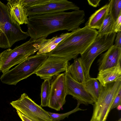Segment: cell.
I'll return each mask as SVG.
<instances>
[{
    "label": "cell",
    "mask_w": 121,
    "mask_h": 121,
    "mask_svg": "<svg viewBox=\"0 0 121 121\" xmlns=\"http://www.w3.org/2000/svg\"><path fill=\"white\" fill-rule=\"evenodd\" d=\"M116 36L115 43L113 45L116 47L121 48V32L117 33Z\"/></svg>",
    "instance_id": "4316f807"
},
{
    "label": "cell",
    "mask_w": 121,
    "mask_h": 121,
    "mask_svg": "<svg viewBox=\"0 0 121 121\" xmlns=\"http://www.w3.org/2000/svg\"><path fill=\"white\" fill-rule=\"evenodd\" d=\"M46 38L37 39L30 38L26 42L12 49L9 48L0 53V71L2 73L9 70L38 51Z\"/></svg>",
    "instance_id": "3957f363"
},
{
    "label": "cell",
    "mask_w": 121,
    "mask_h": 121,
    "mask_svg": "<svg viewBox=\"0 0 121 121\" xmlns=\"http://www.w3.org/2000/svg\"><path fill=\"white\" fill-rule=\"evenodd\" d=\"M83 10L60 12L28 17L27 32L31 38L37 39L47 37L56 31H72L85 22Z\"/></svg>",
    "instance_id": "6da1fadb"
},
{
    "label": "cell",
    "mask_w": 121,
    "mask_h": 121,
    "mask_svg": "<svg viewBox=\"0 0 121 121\" xmlns=\"http://www.w3.org/2000/svg\"><path fill=\"white\" fill-rule=\"evenodd\" d=\"M0 48H10L16 42L29 37L11 17L6 5L0 1Z\"/></svg>",
    "instance_id": "277c9868"
},
{
    "label": "cell",
    "mask_w": 121,
    "mask_h": 121,
    "mask_svg": "<svg viewBox=\"0 0 121 121\" xmlns=\"http://www.w3.org/2000/svg\"></svg>",
    "instance_id": "d6a6232c"
},
{
    "label": "cell",
    "mask_w": 121,
    "mask_h": 121,
    "mask_svg": "<svg viewBox=\"0 0 121 121\" xmlns=\"http://www.w3.org/2000/svg\"><path fill=\"white\" fill-rule=\"evenodd\" d=\"M69 61L62 57L48 55L35 74L44 80H50L60 73L67 70Z\"/></svg>",
    "instance_id": "30bf717a"
},
{
    "label": "cell",
    "mask_w": 121,
    "mask_h": 121,
    "mask_svg": "<svg viewBox=\"0 0 121 121\" xmlns=\"http://www.w3.org/2000/svg\"><path fill=\"white\" fill-rule=\"evenodd\" d=\"M116 35V33L113 32L102 36L98 35L81 55L78 58L86 78L90 77V70L94 60L98 55L107 50L113 45Z\"/></svg>",
    "instance_id": "52a82bcc"
},
{
    "label": "cell",
    "mask_w": 121,
    "mask_h": 121,
    "mask_svg": "<svg viewBox=\"0 0 121 121\" xmlns=\"http://www.w3.org/2000/svg\"><path fill=\"white\" fill-rule=\"evenodd\" d=\"M66 71L78 82L83 83L86 80L84 71L78 58L74 59L73 62L69 65Z\"/></svg>",
    "instance_id": "ac0fdd59"
},
{
    "label": "cell",
    "mask_w": 121,
    "mask_h": 121,
    "mask_svg": "<svg viewBox=\"0 0 121 121\" xmlns=\"http://www.w3.org/2000/svg\"><path fill=\"white\" fill-rule=\"evenodd\" d=\"M121 31V14L115 22L114 26V32L116 33Z\"/></svg>",
    "instance_id": "484cf974"
},
{
    "label": "cell",
    "mask_w": 121,
    "mask_h": 121,
    "mask_svg": "<svg viewBox=\"0 0 121 121\" xmlns=\"http://www.w3.org/2000/svg\"><path fill=\"white\" fill-rule=\"evenodd\" d=\"M26 8L28 17L80 9L73 2L67 0H45L39 4Z\"/></svg>",
    "instance_id": "9c48e42d"
},
{
    "label": "cell",
    "mask_w": 121,
    "mask_h": 121,
    "mask_svg": "<svg viewBox=\"0 0 121 121\" xmlns=\"http://www.w3.org/2000/svg\"><path fill=\"white\" fill-rule=\"evenodd\" d=\"M50 81L49 79H45L42 83L41 94V106H48L51 89Z\"/></svg>",
    "instance_id": "44dd1931"
},
{
    "label": "cell",
    "mask_w": 121,
    "mask_h": 121,
    "mask_svg": "<svg viewBox=\"0 0 121 121\" xmlns=\"http://www.w3.org/2000/svg\"><path fill=\"white\" fill-rule=\"evenodd\" d=\"M48 57L46 53L29 56L14 68L2 73L0 78L1 82L16 85L21 81L35 74Z\"/></svg>",
    "instance_id": "5b68a950"
},
{
    "label": "cell",
    "mask_w": 121,
    "mask_h": 121,
    "mask_svg": "<svg viewBox=\"0 0 121 121\" xmlns=\"http://www.w3.org/2000/svg\"><path fill=\"white\" fill-rule=\"evenodd\" d=\"M89 4L92 7H96L99 5L101 0H87Z\"/></svg>",
    "instance_id": "83f0119b"
},
{
    "label": "cell",
    "mask_w": 121,
    "mask_h": 121,
    "mask_svg": "<svg viewBox=\"0 0 121 121\" xmlns=\"http://www.w3.org/2000/svg\"><path fill=\"white\" fill-rule=\"evenodd\" d=\"M116 121H121V118H120L118 119V120Z\"/></svg>",
    "instance_id": "4dcf8cb0"
},
{
    "label": "cell",
    "mask_w": 121,
    "mask_h": 121,
    "mask_svg": "<svg viewBox=\"0 0 121 121\" xmlns=\"http://www.w3.org/2000/svg\"><path fill=\"white\" fill-rule=\"evenodd\" d=\"M117 109L119 110H120L121 109V105H118L117 107Z\"/></svg>",
    "instance_id": "f546056e"
},
{
    "label": "cell",
    "mask_w": 121,
    "mask_h": 121,
    "mask_svg": "<svg viewBox=\"0 0 121 121\" xmlns=\"http://www.w3.org/2000/svg\"></svg>",
    "instance_id": "1f68e13d"
},
{
    "label": "cell",
    "mask_w": 121,
    "mask_h": 121,
    "mask_svg": "<svg viewBox=\"0 0 121 121\" xmlns=\"http://www.w3.org/2000/svg\"><path fill=\"white\" fill-rule=\"evenodd\" d=\"M115 22L108 13L104 21L98 31V35L102 36L112 33L114 32Z\"/></svg>",
    "instance_id": "ffe728a7"
},
{
    "label": "cell",
    "mask_w": 121,
    "mask_h": 121,
    "mask_svg": "<svg viewBox=\"0 0 121 121\" xmlns=\"http://www.w3.org/2000/svg\"><path fill=\"white\" fill-rule=\"evenodd\" d=\"M121 78V64H119L116 66L99 71L96 79L100 85L104 86Z\"/></svg>",
    "instance_id": "9a60e30c"
},
{
    "label": "cell",
    "mask_w": 121,
    "mask_h": 121,
    "mask_svg": "<svg viewBox=\"0 0 121 121\" xmlns=\"http://www.w3.org/2000/svg\"><path fill=\"white\" fill-rule=\"evenodd\" d=\"M70 33H63L50 39H46L40 45L36 54L48 53L53 50L62 40L69 35Z\"/></svg>",
    "instance_id": "e0dca14e"
},
{
    "label": "cell",
    "mask_w": 121,
    "mask_h": 121,
    "mask_svg": "<svg viewBox=\"0 0 121 121\" xmlns=\"http://www.w3.org/2000/svg\"><path fill=\"white\" fill-rule=\"evenodd\" d=\"M109 13L115 22L121 14V0H109Z\"/></svg>",
    "instance_id": "7402d4cb"
},
{
    "label": "cell",
    "mask_w": 121,
    "mask_h": 121,
    "mask_svg": "<svg viewBox=\"0 0 121 121\" xmlns=\"http://www.w3.org/2000/svg\"><path fill=\"white\" fill-rule=\"evenodd\" d=\"M64 73L67 95L72 96L80 104L93 105L94 101L86 90L83 83L76 81L67 72L65 71Z\"/></svg>",
    "instance_id": "7c38bea8"
},
{
    "label": "cell",
    "mask_w": 121,
    "mask_h": 121,
    "mask_svg": "<svg viewBox=\"0 0 121 121\" xmlns=\"http://www.w3.org/2000/svg\"><path fill=\"white\" fill-rule=\"evenodd\" d=\"M121 104V89L119 90L113 100L111 108V110Z\"/></svg>",
    "instance_id": "d4e9b609"
},
{
    "label": "cell",
    "mask_w": 121,
    "mask_h": 121,
    "mask_svg": "<svg viewBox=\"0 0 121 121\" xmlns=\"http://www.w3.org/2000/svg\"><path fill=\"white\" fill-rule=\"evenodd\" d=\"M6 5L8 12L11 17L20 25L28 23V17L26 8L22 0H7Z\"/></svg>",
    "instance_id": "5bb4252c"
},
{
    "label": "cell",
    "mask_w": 121,
    "mask_h": 121,
    "mask_svg": "<svg viewBox=\"0 0 121 121\" xmlns=\"http://www.w3.org/2000/svg\"><path fill=\"white\" fill-rule=\"evenodd\" d=\"M121 89V78L104 86L100 85L98 98L92 105L93 112L90 121H106L113 100Z\"/></svg>",
    "instance_id": "8992f818"
},
{
    "label": "cell",
    "mask_w": 121,
    "mask_h": 121,
    "mask_svg": "<svg viewBox=\"0 0 121 121\" xmlns=\"http://www.w3.org/2000/svg\"><path fill=\"white\" fill-rule=\"evenodd\" d=\"M121 48L113 45L100 56L97 63L99 71L114 67L121 64Z\"/></svg>",
    "instance_id": "4fadbf2b"
},
{
    "label": "cell",
    "mask_w": 121,
    "mask_h": 121,
    "mask_svg": "<svg viewBox=\"0 0 121 121\" xmlns=\"http://www.w3.org/2000/svg\"><path fill=\"white\" fill-rule=\"evenodd\" d=\"M45 0H22V4L26 7L37 5L45 1Z\"/></svg>",
    "instance_id": "cb8c5ba5"
},
{
    "label": "cell",
    "mask_w": 121,
    "mask_h": 121,
    "mask_svg": "<svg viewBox=\"0 0 121 121\" xmlns=\"http://www.w3.org/2000/svg\"><path fill=\"white\" fill-rule=\"evenodd\" d=\"M17 110L32 121H52L48 111L32 100L25 93L18 99L10 103Z\"/></svg>",
    "instance_id": "ba28073f"
},
{
    "label": "cell",
    "mask_w": 121,
    "mask_h": 121,
    "mask_svg": "<svg viewBox=\"0 0 121 121\" xmlns=\"http://www.w3.org/2000/svg\"><path fill=\"white\" fill-rule=\"evenodd\" d=\"M109 10L108 4L104 5L91 16L86 25L90 28L99 30L109 13Z\"/></svg>",
    "instance_id": "2e32d148"
},
{
    "label": "cell",
    "mask_w": 121,
    "mask_h": 121,
    "mask_svg": "<svg viewBox=\"0 0 121 121\" xmlns=\"http://www.w3.org/2000/svg\"><path fill=\"white\" fill-rule=\"evenodd\" d=\"M80 104L79 103H78L76 107L74 109L65 113H58L49 112H48L52 121H60L66 117H68L70 115L77 112L85 110L79 108Z\"/></svg>",
    "instance_id": "603a6c76"
},
{
    "label": "cell",
    "mask_w": 121,
    "mask_h": 121,
    "mask_svg": "<svg viewBox=\"0 0 121 121\" xmlns=\"http://www.w3.org/2000/svg\"><path fill=\"white\" fill-rule=\"evenodd\" d=\"M16 111L19 117L22 121H32L20 112L17 110Z\"/></svg>",
    "instance_id": "f1b7e54d"
},
{
    "label": "cell",
    "mask_w": 121,
    "mask_h": 121,
    "mask_svg": "<svg viewBox=\"0 0 121 121\" xmlns=\"http://www.w3.org/2000/svg\"><path fill=\"white\" fill-rule=\"evenodd\" d=\"M98 34L96 29L87 25L79 28L70 32L48 55L62 57L68 61L74 59L84 51Z\"/></svg>",
    "instance_id": "7a4b0ae2"
},
{
    "label": "cell",
    "mask_w": 121,
    "mask_h": 121,
    "mask_svg": "<svg viewBox=\"0 0 121 121\" xmlns=\"http://www.w3.org/2000/svg\"><path fill=\"white\" fill-rule=\"evenodd\" d=\"M88 92L93 99L94 103L97 99L100 90V85L96 78L91 77L83 83Z\"/></svg>",
    "instance_id": "d6986e66"
},
{
    "label": "cell",
    "mask_w": 121,
    "mask_h": 121,
    "mask_svg": "<svg viewBox=\"0 0 121 121\" xmlns=\"http://www.w3.org/2000/svg\"><path fill=\"white\" fill-rule=\"evenodd\" d=\"M66 93L65 73L53 78L48 107L57 111L62 108L66 102Z\"/></svg>",
    "instance_id": "8fae6325"
}]
</instances>
